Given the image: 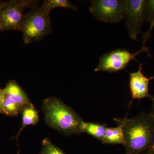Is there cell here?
<instances>
[{
	"label": "cell",
	"instance_id": "obj_11",
	"mask_svg": "<svg viewBox=\"0 0 154 154\" xmlns=\"http://www.w3.org/2000/svg\"><path fill=\"white\" fill-rule=\"evenodd\" d=\"M107 127L105 124L85 122L82 120L80 124V132L88 134L102 142Z\"/></svg>",
	"mask_w": 154,
	"mask_h": 154
},
{
	"label": "cell",
	"instance_id": "obj_6",
	"mask_svg": "<svg viewBox=\"0 0 154 154\" xmlns=\"http://www.w3.org/2000/svg\"><path fill=\"white\" fill-rule=\"evenodd\" d=\"M127 0H94L90 13L99 21L116 23L125 19Z\"/></svg>",
	"mask_w": 154,
	"mask_h": 154
},
{
	"label": "cell",
	"instance_id": "obj_19",
	"mask_svg": "<svg viewBox=\"0 0 154 154\" xmlns=\"http://www.w3.org/2000/svg\"><path fill=\"white\" fill-rule=\"evenodd\" d=\"M150 99H151L152 103V104L151 112H150V113H151L154 118V96H151Z\"/></svg>",
	"mask_w": 154,
	"mask_h": 154
},
{
	"label": "cell",
	"instance_id": "obj_9",
	"mask_svg": "<svg viewBox=\"0 0 154 154\" xmlns=\"http://www.w3.org/2000/svg\"><path fill=\"white\" fill-rule=\"evenodd\" d=\"M3 91L4 94L14 99L23 110L31 103L25 91L15 81H10Z\"/></svg>",
	"mask_w": 154,
	"mask_h": 154
},
{
	"label": "cell",
	"instance_id": "obj_21",
	"mask_svg": "<svg viewBox=\"0 0 154 154\" xmlns=\"http://www.w3.org/2000/svg\"><path fill=\"white\" fill-rule=\"evenodd\" d=\"M152 78L153 79H154V76L152 77Z\"/></svg>",
	"mask_w": 154,
	"mask_h": 154
},
{
	"label": "cell",
	"instance_id": "obj_16",
	"mask_svg": "<svg viewBox=\"0 0 154 154\" xmlns=\"http://www.w3.org/2000/svg\"><path fill=\"white\" fill-rule=\"evenodd\" d=\"M41 154H65L59 148L51 141L49 139L45 138L42 142Z\"/></svg>",
	"mask_w": 154,
	"mask_h": 154
},
{
	"label": "cell",
	"instance_id": "obj_1",
	"mask_svg": "<svg viewBox=\"0 0 154 154\" xmlns=\"http://www.w3.org/2000/svg\"><path fill=\"white\" fill-rule=\"evenodd\" d=\"M114 119L123 125L126 154H140L154 146V118L142 113L131 118Z\"/></svg>",
	"mask_w": 154,
	"mask_h": 154
},
{
	"label": "cell",
	"instance_id": "obj_22",
	"mask_svg": "<svg viewBox=\"0 0 154 154\" xmlns=\"http://www.w3.org/2000/svg\"><path fill=\"white\" fill-rule=\"evenodd\" d=\"M0 30H2V29H1V28H0Z\"/></svg>",
	"mask_w": 154,
	"mask_h": 154
},
{
	"label": "cell",
	"instance_id": "obj_2",
	"mask_svg": "<svg viewBox=\"0 0 154 154\" xmlns=\"http://www.w3.org/2000/svg\"><path fill=\"white\" fill-rule=\"evenodd\" d=\"M42 110L48 126L68 135L81 133L80 126L82 119L60 99H45L42 104Z\"/></svg>",
	"mask_w": 154,
	"mask_h": 154
},
{
	"label": "cell",
	"instance_id": "obj_10",
	"mask_svg": "<svg viewBox=\"0 0 154 154\" xmlns=\"http://www.w3.org/2000/svg\"><path fill=\"white\" fill-rule=\"evenodd\" d=\"M118 126L114 128H107L105 137L102 143L104 144H125L123 125L121 122L114 119Z\"/></svg>",
	"mask_w": 154,
	"mask_h": 154
},
{
	"label": "cell",
	"instance_id": "obj_8",
	"mask_svg": "<svg viewBox=\"0 0 154 154\" xmlns=\"http://www.w3.org/2000/svg\"><path fill=\"white\" fill-rule=\"evenodd\" d=\"M142 64H140L139 69L137 72L129 73V88L132 101L134 99L140 100L151 96L149 94V83L153 80L152 77L148 78L142 72Z\"/></svg>",
	"mask_w": 154,
	"mask_h": 154
},
{
	"label": "cell",
	"instance_id": "obj_3",
	"mask_svg": "<svg viewBox=\"0 0 154 154\" xmlns=\"http://www.w3.org/2000/svg\"><path fill=\"white\" fill-rule=\"evenodd\" d=\"M51 31L49 14L41 7L34 8L24 15L21 32L25 44L40 41Z\"/></svg>",
	"mask_w": 154,
	"mask_h": 154
},
{
	"label": "cell",
	"instance_id": "obj_7",
	"mask_svg": "<svg viewBox=\"0 0 154 154\" xmlns=\"http://www.w3.org/2000/svg\"><path fill=\"white\" fill-rule=\"evenodd\" d=\"M147 18L146 1L127 0L125 24L129 37L136 40L142 25Z\"/></svg>",
	"mask_w": 154,
	"mask_h": 154
},
{
	"label": "cell",
	"instance_id": "obj_13",
	"mask_svg": "<svg viewBox=\"0 0 154 154\" xmlns=\"http://www.w3.org/2000/svg\"><path fill=\"white\" fill-rule=\"evenodd\" d=\"M41 8L49 14L51 11L56 8H65L74 11H76L78 9L77 7L72 5L68 0H45Z\"/></svg>",
	"mask_w": 154,
	"mask_h": 154
},
{
	"label": "cell",
	"instance_id": "obj_17",
	"mask_svg": "<svg viewBox=\"0 0 154 154\" xmlns=\"http://www.w3.org/2000/svg\"><path fill=\"white\" fill-rule=\"evenodd\" d=\"M4 93L3 90L0 89V111L3 113L2 105L4 100Z\"/></svg>",
	"mask_w": 154,
	"mask_h": 154
},
{
	"label": "cell",
	"instance_id": "obj_18",
	"mask_svg": "<svg viewBox=\"0 0 154 154\" xmlns=\"http://www.w3.org/2000/svg\"><path fill=\"white\" fill-rule=\"evenodd\" d=\"M140 154H154V146H153L146 150L142 152Z\"/></svg>",
	"mask_w": 154,
	"mask_h": 154
},
{
	"label": "cell",
	"instance_id": "obj_14",
	"mask_svg": "<svg viewBox=\"0 0 154 154\" xmlns=\"http://www.w3.org/2000/svg\"><path fill=\"white\" fill-rule=\"evenodd\" d=\"M3 113L8 116H17L23 110L13 98L4 94L2 105Z\"/></svg>",
	"mask_w": 154,
	"mask_h": 154
},
{
	"label": "cell",
	"instance_id": "obj_4",
	"mask_svg": "<svg viewBox=\"0 0 154 154\" xmlns=\"http://www.w3.org/2000/svg\"><path fill=\"white\" fill-rule=\"evenodd\" d=\"M38 1L33 0H13L6 2L0 17L2 30L22 31L24 15L23 11L28 8L37 7Z\"/></svg>",
	"mask_w": 154,
	"mask_h": 154
},
{
	"label": "cell",
	"instance_id": "obj_12",
	"mask_svg": "<svg viewBox=\"0 0 154 154\" xmlns=\"http://www.w3.org/2000/svg\"><path fill=\"white\" fill-rule=\"evenodd\" d=\"M22 113V127L19 132L26 126L35 125L39 119L38 111L31 103L24 108Z\"/></svg>",
	"mask_w": 154,
	"mask_h": 154
},
{
	"label": "cell",
	"instance_id": "obj_5",
	"mask_svg": "<svg viewBox=\"0 0 154 154\" xmlns=\"http://www.w3.org/2000/svg\"><path fill=\"white\" fill-rule=\"evenodd\" d=\"M143 52L146 53L149 57L151 56L149 48L146 47L145 44H143L140 50L135 53H131L127 50L122 48L114 50L100 57L99 64L94 71L116 72L124 69L131 61L134 60L138 62L136 57Z\"/></svg>",
	"mask_w": 154,
	"mask_h": 154
},
{
	"label": "cell",
	"instance_id": "obj_23",
	"mask_svg": "<svg viewBox=\"0 0 154 154\" xmlns=\"http://www.w3.org/2000/svg\"><path fill=\"white\" fill-rule=\"evenodd\" d=\"M0 113H1V111H0Z\"/></svg>",
	"mask_w": 154,
	"mask_h": 154
},
{
	"label": "cell",
	"instance_id": "obj_20",
	"mask_svg": "<svg viewBox=\"0 0 154 154\" xmlns=\"http://www.w3.org/2000/svg\"><path fill=\"white\" fill-rule=\"evenodd\" d=\"M6 3V2H5L0 3V17H1V12H2V10L4 6L5 5ZM0 28H1V23H0ZM1 29H2V28H1Z\"/></svg>",
	"mask_w": 154,
	"mask_h": 154
},
{
	"label": "cell",
	"instance_id": "obj_15",
	"mask_svg": "<svg viewBox=\"0 0 154 154\" xmlns=\"http://www.w3.org/2000/svg\"><path fill=\"white\" fill-rule=\"evenodd\" d=\"M146 5L147 9V20L149 22L150 27L147 32L143 33L142 38L143 40V44H145L146 41L151 37L154 27V0L146 1Z\"/></svg>",
	"mask_w": 154,
	"mask_h": 154
}]
</instances>
